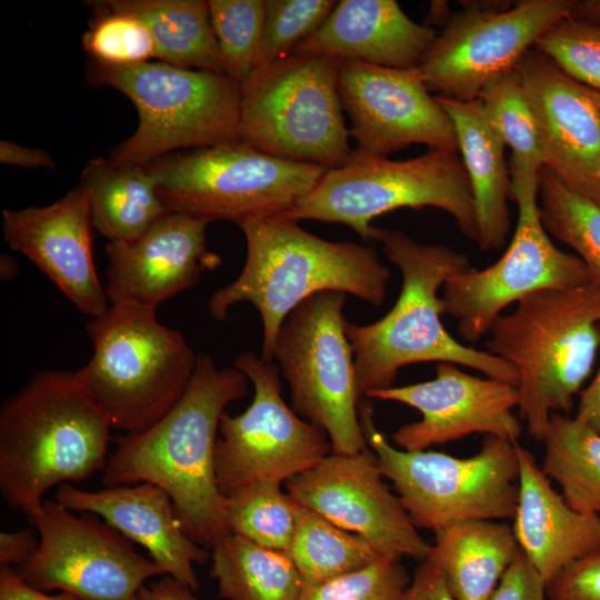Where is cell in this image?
<instances>
[{
    "label": "cell",
    "mask_w": 600,
    "mask_h": 600,
    "mask_svg": "<svg viewBox=\"0 0 600 600\" xmlns=\"http://www.w3.org/2000/svg\"><path fill=\"white\" fill-rule=\"evenodd\" d=\"M248 378L199 353L179 401L149 428L116 439L103 487L152 483L170 497L186 533L211 550L230 534L217 484L214 452L226 407L248 394Z\"/></svg>",
    "instance_id": "obj_1"
},
{
    "label": "cell",
    "mask_w": 600,
    "mask_h": 600,
    "mask_svg": "<svg viewBox=\"0 0 600 600\" xmlns=\"http://www.w3.org/2000/svg\"><path fill=\"white\" fill-rule=\"evenodd\" d=\"M370 241L380 242L387 259L400 269L402 286L391 310L378 321L346 322L362 397L392 387L402 367L420 362L464 366L517 387L518 373L510 363L457 341L441 321L444 310L438 290L452 274L472 268L466 254L374 226Z\"/></svg>",
    "instance_id": "obj_2"
},
{
    "label": "cell",
    "mask_w": 600,
    "mask_h": 600,
    "mask_svg": "<svg viewBox=\"0 0 600 600\" xmlns=\"http://www.w3.org/2000/svg\"><path fill=\"white\" fill-rule=\"evenodd\" d=\"M111 423L76 371L42 370L0 408V492L27 517L53 487L103 471Z\"/></svg>",
    "instance_id": "obj_3"
},
{
    "label": "cell",
    "mask_w": 600,
    "mask_h": 600,
    "mask_svg": "<svg viewBox=\"0 0 600 600\" xmlns=\"http://www.w3.org/2000/svg\"><path fill=\"white\" fill-rule=\"evenodd\" d=\"M247 243L243 269L211 296L217 320L240 302H250L262 321L260 357L273 362L276 339L286 317L309 297L323 291L350 293L372 306L384 302L390 270L377 251L356 242L328 241L283 217L239 224Z\"/></svg>",
    "instance_id": "obj_4"
},
{
    "label": "cell",
    "mask_w": 600,
    "mask_h": 600,
    "mask_svg": "<svg viewBox=\"0 0 600 600\" xmlns=\"http://www.w3.org/2000/svg\"><path fill=\"white\" fill-rule=\"evenodd\" d=\"M600 288L544 289L516 303L489 330L487 351L518 373V409L543 440L553 413H568L600 346Z\"/></svg>",
    "instance_id": "obj_5"
},
{
    "label": "cell",
    "mask_w": 600,
    "mask_h": 600,
    "mask_svg": "<svg viewBox=\"0 0 600 600\" xmlns=\"http://www.w3.org/2000/svg\"><path fill=\"white\" fill-rule=\"evenodd\" d=\"M156 312L110 304L86 324L93 352L77 378L111 427L124 433L161 419L196 370L198 354L181 332L160 323Z\"/></svg>",
    "instance_id": "obj_6"
},
{
    "label": "cell",
    "mask_w": 600,
    "mask_h": 600,
    "mask_svg": "<svg viewBox=\"0 0 600 600\" xmlns=\"http://www.w3.org/2000/svg\"><path fill=\"white\" fill-rule=\"evenodd\" d=\"M89 79L134 104L139 123L111 152L120 166H147L181 148L240 140V83L226 74L149 61L113 67L91 61Z\"/></svg>",
    "instance_id": "obj_7"
},
{
    "label": "cell",
    "mask_w": 600,
    "mask_h": 600,
    "mask_svg": "<svg viewBox=\"0 0 600 600\" xmlns=\"http://www.w3.org/2000/svg\"><path fill=\"white\" fill-rule=\"evenodd\" d=\"M434 207L448 212L461 232L478 240L471 184L458 150L429 148L416 158L391 160L352 151L330 168L283 218L343 223L370 241L371 222L401 209Z\"/></svg>",
    "instance_id": "obj_8"
},
{
    "label": "cell",
    "mask_w": 600,
    "mask_h": 600,
    "mask_svg": "<svg viewBox=\"0 0 600 600\" xmlns=\"http://www.w3.org/2000/svg\"><path fill=\"white\" fill-rule=\"evenodd\" d=\"M360 423L386 479L394 487L413 526L434 532L459 521L513 519L519 497L517 443L487 436L472 457L393 447L359 406Z\"/></svg>",
    "instance_id": "obj_9"
},
{
    "label": "cell",
    "mask_w": 600,
    "mask_h": 600,
    "mask_svg": "<svg viewBox=\"0 0 600 600\" xmlns=\"http://www.w3.org/2000/svg\"><path fill=\"white\" fill-rule=\"evenodd\" d=\"M147 168L169 212L238 226L282 217L329 169L271 156L242 140L161 157Z\"/></svg>",
    "instance_id": "obj_10"
},
{
    "label": "cell",
    "mask_w": 600,
    "mask_h": 600,
    "mask_svg": "<svg viewBox=\"0 0 600 600\" xmlns=\"http://www.w3.org/2000/svg\"><path fill=\"white\" fill-rule=\"evenodd\" d=\"M338 60L291 53L252 70L240 84V140L283 159L343 166L349 146Z\"/></svg>",
    "instance_id": "obj_11"
},
{
    "label": "cell",
    "mask_w": 600,
    "mask_h": 600,
    "mask_svg": "<svg viewBox=\"0 0 600 600\" xmlns=\"http://www.w3.org/2000/svg\"><path fill=\"white\" fill-rule=\"evenodd\" d=\"M346 293L323 291L297 306L273 349L293 410L326 432L332 453L368 448L360 417L354 354L346 334Z\"/></svg>",
    "instance_id": "obj_12"
},
{
    "label": "cell",
    "mask_w": 600,
    "mask_h": 600,
    "mask_svg": "<svg viewBox=\"0 0 600 600\" xmlns=\"http://www.w3.org/2000/svg\"><path fill=\"white\" fill-rule=\"evenodd\" d=\"M233 367L252 383L254 394L244 412H223L220 419L214 467L226 498L258 481L284 483L332 452L323 432L284 401L276 363L249 351Z\"/></svg>",
    "instance_id": "obj_13"
},
{
    "label": "cell",
    "mask_w": 600,
    "mask_h": 600,
    "mask_svg": "<svg viewBox=\"0 0 600 600\" xmlns=\"http://www.w3.org/2000/svg\"><path fill=\"white\" fill-rule=\"evenodd\" d=\"M28 523L39 546L17 572L41 591L60 590L80 600H136L150 578L166 574L106 521L76 514L56 500L44 499Z\"/></svg>",
    "instance_id": "obj_14"
},
{
    "label": "cell",
    "mask_w": 600,
    "mask_h": 600,
    "mask_svg": "<svg viewBox=\"0 0 600 600\" xmlns=\"http://www.w3.org/2000/svg\"><path fill=\"white\" fill-rule=\"evenodd\" d=\"M518 222L503 256L484 269L470 268L449 277L441 300L468 343L487 334L503 310L544 289L591 284L583 261L553 244L539 213L538 192L512 196Z\"/></svg>",
    "instance_id": "obj_15"
},
{
    "label": "cell",
    "mask_w": 600,
    "mask_h": 600,
    "mask_svg": "<svg viewBox=\"0 0 600 600\" xmlns=\"http://www.w3.org/2000/svg\"><path fill=\"white\" fill-rule=\"evenodd\" d=\"M573 2L521 0L506 11L453 13L420 64L428 89L458 101L479 99L492 81L514 70L544 31L569 16Z\"/></svg>",
    "instance_id": "obj_16"
},
{
    "label": "cell",
    "mask_w": 600,
    "mask_h": 600,
    "mask_svg": "<svg viewBox=\"0 0 600 600\" xmlns=\"http://www.w3.org/2000/svg\"><path fill=\"white\" fill-rule=\"evenodd\" d=\"M337 82L357 152L387 157L412 143L458 150L453 123L430 93L420 67L338 60Z\"/></svg>",
    "instance_id": "obj_17"
},
{
    "label": "cell",
    "mask_w": 600,
    "mask_h": 600,
    "mask_svg": "<svg viewBox=\"0 0 600 600\" xmlns=\"http://www.w3.org/2000/svg\"><path fill=\"white\" fill-rule=\"evenodd\" d=\"M369 448L330 453L284 482L287 492L341 529L359 534L381 554L427 559L431 543L411 522L400 498L384 482Z\"/></svg>",
    "instance_id": "obj_18"
},
{
    "label": "cell",
    "mask_w": 600,
    "mask_h": 600,
    "mask_svg": "<svg viewBox=\"0 0 600 600\" xmlns=\"http://www.w3.org/2000/svg\"><path fill=\"white\" fill-rule=\"evenodd\" d=\"M532 112L543 167L600 207V106L597 91L530 49L514 68Z\"/></svg>",
    "instance_id": "obj_19"
},
{
    "label": "cell",
    "mask_w": 600,
    "mask_h": 600,
    "mask_svg": "<svg viewBox=\"0 0 600 600\" xmlns=\"http://www.w3.org/2000/svg\"><path fill=\"white\" fill-rule=\"evenodd\" d=\"M436 378L402 387L372 390L364 398L397 401L420 411L419 421L400 427L392 441L402 450H426L471 433H486L517 442L522 432L512 412L517 387L438 363Z\"/></svg>",
    "instance_id": "obj_20"
},
{
    "label": "cell",
    "mask_w": 600,
    "mask_h": 600,
    "mask_svg": "<svg viewBox=\"0 0 600 600\" xmlns=\"http://www.w3.org/2000/svg\"><path fill=\"white\" fill-rule=\"evenodd\" d=\"M209 221L168 212L130 241H110L104 291L112 306L157 310L171 297L194 287L206 271L221 264L207 247Z\"/></svg>",
    "instance_id": "obj_21"
},
{
    "label": "cell",
    "mask_w": 600,
    "mask_h": 600,
    "mask_svg": "<svg viewBox=\"0 0 600 600\" xmlns=\"http://www.w3.org/2000/svg\"><path fill=\"white\" fill-rule=\"evenodd\" d=\"M91 227L80 184L50 206L2 211L8 246L30 259L82 313L96 318L110 304L93 261Z\"/></svg>",
    "instance_id": "obj_22"
},
{
    "label": "cell",
    "mask_w": 600,
    "mask_h": 600,
    "mask_svg": "<svg viewBox=\"0 0 600 600\" xmlns=\"http://www.w3.org/2000/svg\"><path fill=\"white\" fill-rule=\"evenodd\" d=\"M54 500L71 511L100 517L142 546L166 574L193 591L199 589L194 566L206 563L211 552L186 533L161 488L142 482L88 491L64 483L57 487Z\"/></svg>",
    "instance_id": "obj_23"
},
{
    "label": "cell",
    "mask_w": 600,
    "mask_h": 600,
    "mask_svg": "<svg viewBox=\"0 0 600 600\" xmlns=\"http://www.w3.org/2000/svg\"><path fill=\"white\" fill-rule=\"evenodd\" d=\"M438 34L394 0H341L291 53L409 69L420 67Z\"/></svg>",
    "instance_id": "obj_24"
},
{
    "label": "cell",
    "mask_w": 600,
    "mask_h": 600,
    "mask_svg": "<svg viewBox=\"0 0 600 600\" xmlns=\"http://www.w3.org/2000/svg\"><path fill=\"white\" fill-rule=\"evenodd\" d=\"M519 497L513 532L520 550L550 582L570 563L600 551V516L572 509L536 462L517 443Z\"/></svg>",
    "instance_id": "obj_25"
},
{
    "label": "cell",
    "mask_w": 600,
    "mask_h": 600,
    "mask_svg": "<svg viewBox=\"0 0 600 600\" xmlns=\"http://www.w3.org/2000/svg\"><path fill=\"white\" fill-rule=\"evenodd\" d=\"M434 96L454 127L473 193L479 248L498 250L506 243L511 226L508 207L511 176L504 157L506 146L491 128L479 99L458 101Z\"/></svg>",
    "instance_id": "obj_26"
},
{
    "label": "cell",
    "mask_w": 600,
    "mask_h": 600,
    "mask_svg": "<svg viewBox=\"0 0 600 600\" xmlns=\"http://www.w3.org/2000/svg\"><path fill=\"white\" fill-rule=\"evenodd\" d=\"M434 533L427 559L454 600H488L520 551L512 527L496 520L459 521Z\"/></svg>",
    "instance_id": "obj_27"
},
{
    "label": "cell",
    "mask_w": 600,
    "mask_h": 600,
    "mask_svg": "<svg viewBox=\"0 0 600 600\" xmlns=\"http://www.w3.org/2000/svg\"><path fill=\"white\" fill-rule=\"evenodd\" d=\"M91 222L110 241H130L169 211L147 166H120L94 158L81 173Z\"/></svg>",
    "instance_id": "obj_28"
},
{
    "label": "cell",
    "mask_w": 600,
    "mask_h": 600,
    "mask_svg": "<svg viewBox=\"0 0 600 600\" xmlns=\"http://www.w3.org/2000/svg\"><path fill=\"white\" fill-rule=\"evenodd\" d=\"M103 6L132 13L149 28L158 60L224 74L204 0H108Z\"/></svg>",
    "instance_id": "obj_29"
},
{
    "label": "cell",
    "mask_w": 600,
    "mask_h": 600,
    "mask_svg": "<svg viewBox=\"0 0 600 600\" xmlns=\"http://www.w3.org/2000/svg\"><path fill=\"white\" fill-rule=\"evenodd\" d=\"M210 576L226 600H299L303 581L290 557L230 533L211 549Z\"/></svg>",
    "instance_id": "obj_30"
},
{
    "label": "cell",
    "mask_w": 600,
    "mask_h": 600,
    "mask_svg": "<svg viewBox=\"0 0 600 600\" xmlns=\"http://www.w3.org/2000/svg\"><path fill=\"white\" fill-rule=\"evenodd\" d=\"M542 441L543 473L558 482L572 509L600 516V433L576 417L553 413Z\"/></svg>",
    "instance_id": "obj_31"
},
{
    "label": "cell",
    "mask_w": 600,
    "mask_h": 600,
    "mask_svg": "<svg viewBox=\"0 0 600 600\" xmlns=\"http://www.w3.org/2000/svg\"><path fill=\"white\" fill-rule=\"evenodd\" d=\"M479 100L491 128L511 149V198L518 192H538L543 160L536 122L516 70L492 81Z\"/></svg>",
    "instance_id": "obj_32"
},
{
    "label": "cell",
    "mask_w": 600,
    "mask_h": 600,
    "mask_svg": "<svg viewBox=\"0 0 600 600\" xmlns=\"http://www.w3.org/2000/svg\"><path fill=\"white\" fill-rule=\"evenodd\" d=\"M287 554L298 569L303 586L354 571L383 556L361 536L339 528L299 503L297 526Z\"/></svg>",
    "instance_id": "obj_33"
},
{
    "label": "cell",
    "mask_w": 600,
    "mask_h": 600,
    "mask_svg": "<svg viewBox=\"0 0 600 600\" xmlns=\"http://www.w3.org/2000/svg\"><path fill=\"white\" fill-rule=\"evenodd\" d=\"M541 222L586 264L591 284L600 288V207L567 187L549 168L539 173Z\"/></svg>",
    "instance_id": "obj_34"
},
{
    "label": "cell",
    "mask_w": 600,
    "mask_h": 600,
    "mask_svg": "<svg viewBox=\"0 0 600 600\" xmlns=\"http://www.w3.org/2000/svg\"><path fill=\"white\" fill-rule=\"evenodd\" d=\"M226 499L231 533L287 553L297 526L298 502L282 491L281 482L258 481Z\"/></svg>",
    "instance_id": "obj_35"
},
{
    "label": "cell",
    "mask_w": 600,
    "mask_h": 600,
    "mask_svg": "<svg viewBox=\"0 0 600 600\" xmlns=\"http://www.w3.org/2000/svg\"><path fill=\"white\" fill-rule=\"evenodd\" d=\"M210 20L224 74L243 83L254 68L264 0H209Z\"/></svg>",
    "instance_id": "obj_36"
},
{
    "label": "cell",
    "mask_w": 600,
    "mask_h": 600,
    "mask_svg": "<svg viewBox=\"0 0 600 600\" xmlns=\"http://www.w3.org/2000/svg\"><path fill=\"white\" fill-rule=\"evenodd\" d=\"M97 17L83 34L82 44L91 61L128 67L158 60L152 34L137 16L92 2Z\"/></svg>",
    "instance_id": "obj_37"
},
{
    "label": "cell",
    "mask_w": 600,
    "mask_h": 600,
    "mask_svg": "<svg viewBox=\"0 0 600 600\" xmlns=\"http://www.w3.org/2000/svg\"><path fill=\"white\" fill-rule=\"evenodd\" d=\"M266 11L254 68L288 57L334 8L333 0H264Z\"/></svg>",
    "instance_id": "obj_38"
},
{
    "label": "cell",
    "mask_w": 600,
    "mask_h": 600,
    "mask_svg": "<svg viewBox=\"0 0 600 600\" xmlns=\"http://www.w3.org/2000/svg\"><path fill=\"white\" fill-rule=\"evenodd\" d=\"M410 582L400 559L383 554L363 568L303 586L299 600H402Z\"/></svg>",
    "instance_id": "obj_39"
},
{
    "label": "cell",
    "mask_w": 600,
    "mask_h": 600,
    "mask_svg": "<svg viewBox=\"0 0 600 600\" xmlns=\"http://www.w3.org/2000/svg\"><path fill=\"white\" fill-rule=\"evenodd\" d=\"M533 48L571 78L600 92V26L566 17L544 31Z\"/></svg>",
    "instance_id": "obj_40"
},
{
    "label": "cell",
    "mask_w": 600,
    "mask_h": 600,
    "mask_svg": "<svg viewBox=\"0 0 600 600\" xmlns=\"http://www.w3.org/2000/svg\"><path fill=\"white\" fill-rule=\"evenodd\" d=\"M549 600H600V551L563 568L547 583Z\"/></svg>",
    "instance_id": "obj_41"
},
{
    "label": "cell",
    "mask_w": 600,
    "mask_h": 600,
    "mask_svg": "<svg viewBox=\"0 0 600 600\" xmlns=\"http://www.w3.org/2000/svg\"><path fill=\"white\" fill-rule=\"evenodd\" d=\"M546 587L520 550L488 600H546Z\"/></svg>",
    "instance_id": "obj_42"
},
{
    "label": "cell",
    "mask_w": 600,
    "mask_h": 600,
    "mask_svg": "<svg viewBox=\"0 0 600 600\" xmlns=\"http://www.w3.org/2000/svg\"><path fill=\"white\" fill-rule=\"evenodd\" d=\"M402 600H454L440 570L424 559L416 571Z\"/></svg>",
    "instance_id": "obj_43"
},
{
    "label": "cell",
    "mask_w": 600,
    "mask_h": 600,
    "mask_svg": "<svg viewBox=\"0 0 600 600\" xmlns=\"http://www.w3.org/2000/svg\"><path fill=\"white\" fill-rule=\"evenodd\" d=\"M38 546L39 534L31 526L17 531H1V567L22 566L31 558Z\"/></svg>",
    "instance_id": "obj_44"
},
{
    "label": "cell",
    "mask_w": 600,
    "mask_h": 600,
    "mask_svg": "<svg viewBox=\"0 0 600 600\" xmlns=\"http://www.w3.org/2000/svg\"><path fill=\"white\" fill-rule=\"evenodd\" d=\"M0 600H80L76 596L60 591L48 594L26 583L11 567L0 569Z\"/></svg>",
    "instance_id": "obj_45"
},
{
    "label": "cell",
    "mask_w": 600,
    "mask_h": 600,
    "mask_svg": "<svg viewBox=\"0 0 600 600\" xmlns=\"http://www.w3.org/2000/svg\"><path fill=\"white\" fill-rule=\"evenodd\" d=\"M0 162L27 169L57 168L56 162L47 151L20 146L9 140L0 142Z\"/></svg>",
    "instance_id": "obj_46"
},
{
    "label": "cell",
    "mask_w": 600,
    "mask_h": 600,
    "mask_svg": "<svg viewBox=\"0 0 600 600\" xmlns=\"http://www.w3.org/2000/svg\"><path fill=\"white\" fill-rule=\"evenodd\" d=\"M189 587L168 574L144 584L136 600H199Z\"/></svg>",
    "instance_id": "obj_47"
},
{
    "label": "cell",
    "mask_w": 600,
    "mask_h": 600,
    "mask_svg": "<svg viewBox=\"0 0 600 600\" xmlns=\"http://www.w3.org/2000/svg\"><path fill=\"white\" fill-rule=\"evenodd\" d=\"M576 418L600 433V366L592 382L580 393Z\"/></svg>",
    "instance_id": "obj_48"
},
{
    "label": "cell",
    "mask_w": 600,
    "mask_h": 600,
    "mask_svg": "<svg viewBox=\"0 0 600 600\" xmlns=\"http://www.w3.org/2000/svg\"><path fill=\"white\" fill-rule=\"evenodd\" d=\"M568 17L576 21L600 26V0H574Z\"/></svg>",
    "instance_id": "obj_49"
},
{
    "label": "cell",
    "mask_w": 600,
    "mask_h": 600,
    "mask_svg": "<svg viewBox=\"0 0 600 600\" xmlns=\"http://www.w3.org/2000/svg\"><path fill=\"white\" fill-rule=\"evenodd\" d=\"M452 14L446 1H432L424 24L430 28L432 24L446 26Z\"/></svg>",
    "instance_id": "obj_50"
},
{
    "label": "cell",
    "mask_w": 600,
    "mask_h": 600,
    "mask_svg": "<svg viewBox=\"0 0 600 600\" xmlns=\"http://www.w3.org/2000/svg\"><path fill=\"white\" fill-rule=\"evenodd\" d=\"M0 271L2 280H9L14 277L18 272L16 259L8 253L1 254Z\"/></svg>",
    "instance_id": "obj_51"
},
{
    "label": "cell",
    "mask_w": 600,
    "mask_h": 600,
    "mask_svg": "<svg viewBox=\"0 0 600 600\" xmlns=\"http://www.w3.org/2000/svg\"><path fill=\"white\" fill-rule=\"evenodd\" d=\"M596 91H597V90H596ZM596 94H597V100H598V103H599V106H600V92H599V91H597V93H596Z\"/></svg>",
    "instance_id": "obj_52"
},
{
    "label": "cell",
    "mask_w": 600,
    "mask_h": 600,
    "mask_svg": "<svg viewBox=\"0 0 600 600\" xmlns=\"http://www.w3.org/2000/svg\"><path fill=\"white\" fill-rule=\"evenodd\" d=\"M597 179H598V182H599V186H600V168H599V171L597 173Z\"/></svg>",
    "instance_id": "obj_53"
}]
</instances>
